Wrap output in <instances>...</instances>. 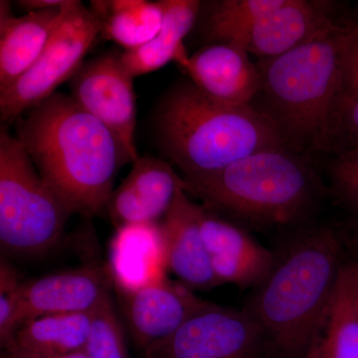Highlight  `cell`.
Returning a JSON list of instances; mask_svg holds the SVG:
<instances>
[{"instance_id":"obj_1","label":"cell","mask_w":358,"mask_h":358,"mask_svg":"<svg viewBox=\"0 0 358 358\" xmlns=\"http://www.w3.org/2000/svg\"><path fill=\"white\" fill-rule=\"evenodd\" d=\"M15 124L14 136L71 213L91 218L106 211L120 169L131 164L107 127L60 92Z\"/></svg>"},{"instance_id":"obj_2","label":"cell","mask_w":358,"mask_h":358,"mask_svg":"<svg viewBox=\"0 0 358 358\" xmlns=\"http://www.w3.org/2000/svg\"><path fill=\"white\" fill-rule=\"evenodd\" d=\"M288 236L243 307L265 331L274 358L303 357L326 317L345 263V235L336 226L313 222Z\"/></svg>"},{"instance_id":"obj_3","label":"cell","mask_w":358,"mask_h":358,"mask_svg":"<svg viewBox=\"0 0 358 358\" xmlns=\"http://www.w3.org/2000/svg\"><path fill=\"white\" fill-rule=\"evenodd\" d=\"M357 23L348 18L294 50L256 61L260 88L249 107L271 122L285 148L315 159L331 152L343 51Z\"/></svg>"},{"instance_id":"obj_4","label":"cell","mask_w":358,"mask_h":358,"mask_svg":"<svg viewBox=\"0 0 358 358\" xmlns=\"http://www.w3.org/2000/svg\"><path fill=\"white\" fill-rule=\"evenodd\" d=\"M315 164V157L279 147L182 178L188 195L242 227L289 233L315 222L329 195Z\"/></svg>"},{"instance_id":"obj_5","label":"cell","mask_w":358,"mask_h":358,"mask_svg":"<svg viewBox=\"0 0 358 358\" xmlns=\"http://www.w3.org/2000/svg\"><path fill=\"white\" fill-rule=\"evenodd\" d=\"M157 145L182 178H200L250 155L284 147L267 119L249 106L211 100L188 80L173 85L155 119Z\"/></svg>"},{"instance_id":"obj_6","label":"cell","mask_w":358,"mask_h":358,"mask_svg":"<svg viewBox=\"0 0 358 358\" xmlns=\"http://www.w3.org/2000/svg\"><path fill=\"white\" fill-rule=\"evenodd\" d=\"M69 209L40 176L6 124L0 129V245L3 253L37 257L62 239Z\"/></svg>"},{"instance_id":"obj_7","label":"cell","mask_w":358,"mask_h":358,"mask_svg":"<svg viewBox=\"0 0 358 358\" xmlns=\"http://www.w3.org/2000/svg\"><path fill=\"white\" fill-rule=\"evenodd\" d=\"M101 31L100 21L90 7L70 0L62 22L36 62L13 86L0 92L2 124L15 122L70 81Z\"/></svg>"},{"instance_id":"obj_8","label":"cell","mask_w":358,"mask_h":358,"mask_svg":"<svg viewBox=\"0 0 358 358\" xmlns=\"http://www.w3.org/2000/svg\"><path fill=\"white\" fill-rule=\"evenodd\" d=\"M147 355L155 358H274L265 331L249 313L210 301Z\"/></svg>"},{"instance_id":"obj_9","label":"cell","mask_w":358,"mask_h":358,"mask_svg":"<svg viewBox=\"0 0 358 358\" xmlns=\"http://www.w3.org/2000/svg\"><path fill=\"white\" fill-rule=\"evenodd\" d=\"M70 96L114 134L131 164L140 159L136 150V101L134 78L122 53L108 51L85 61L70 80Z\"/></svg>"},{"instance_id":"obj_10","label":"cell","mask_w":358,"mask_h":358,"mask_svg":"<svg viewBox=\"0 0 358 358\" xmlns=\"http://www.w3.org/2000/svg\"><path fill=\"white\" fill-rule=\"evenodd\" d=\"M341 4L327 0H285L263 16L240 46L258 59L294 50L348 20Z\"/></svg>"},{"instance_id":"obj_11","label":"cell","mask_w":358,"mask_h":358,"mask_svg":"<svg viewBox=\"0 0 358 358\" xmlns=\"http://www.w3.org/2000/svg\"><path fill=\"white\" fill-rule=\"evenodd\" d=\"M200 230L214 274L221 285L254 289L265 280L275 261L248 229L199 204Z\"/></svg>"},{"instance_id":"obj_12","label":"cell","mask_w":358,"mask_h":358,"mask_svg":"<svg viewBox=\"0 0 358 358\" xmlns=\"http://www.w3.org/2000/svg\"><path fill=\"white\" fill-rule=\"evenodd\" d=\"M193 291L167 277L133 294H121L129 334L143 355L171 338L206 303Z\"/></svg>"},{"instance_id":"obj_13","label":"cell","mask_w":358,"mask_h":358,"mask_svg":"<svg viewBox=\"0 0 358 358\" xmlns=\"http://www.w3.org/2000/svg\"><path fill=\"white\" fill-rule=\"evenodd\" d=\"M181 188H185V181L171 162L152 155L140 157L115 188L106 212L115 228L162 222Z\"/></svg>"},{"instance_id":"obj_14","label":"cell","mask_w":358,"mask_h":358,"mask_svg":"<svg viewBox=\"0 0 358 358\" xmlns=\"http://www.w3.org/2000/svg\"><path fill=\"white\" fill-rule=\"evenodd\" d=\"M112 284L107 268L93 265L25 282L16 317V331L26 320L41 315L93 313L112 294Z\"/></svg>"},{"instance_id":"obj_15","label":"cell","mask_w":358,"mask_h":358,"mask_svg":"<svg viewBox=\"0 0 358 358\" xmlns=\"http://www.w3.org/2000/svg\"><path fill=\"white\" fill-rule=\"evenodd\" d=\"M178 65L204 95L224 105L249 106L260 88L256 62L238 44L206 45Z\"/></svg>"},{"instance_id":"obj_16","label":"cell","mask_w":358,"mask_h":358,"mask_svg":"<svg viewBox=\"0 0 358 358\" xmlns=\"http://www.w3.org/2000/svg\"><path fill=\"white\" fill-rule=\"evenodd\" d=\"M108 272L117 292L133 294L164 281L169 272L162 222L115 228L108 252Z\"/></svg>"},{"instance_id":"obj_17","label":"cell","mask_w":358,"mask_h":358,"mask_svg":"<svg viewBox=\"0 0 358 358\" xmlns=\"http://www.w3.org/2000/svg\"><path fill=\"white\" fill-rule=\"evenodd\" d=\"M166 236L169 270L192 289L220 286L214 274L199 220V203L181 188L162 221Z\"/></svg>"},{"instance_id":"obj_18","label":"cell","mask_w":358,"mask_h":358,"mask_svg":"<svg viewBox=\"0 0 358 358\" xmlns=\"http://www.w3.org/2000/svg\"><path fill=\"white\" fill-rule=\"evenodd\" d=\"M64 6L30 11L20 17L11 14L8 1H1L0 13V92L13 86L41 55L62 22Z\"/></svg>"},{"instance_id":"obj_19","label":"cell","mask_w":358,"mask_h":358,"mask_svg":"<svg viewBox=\"0 0 358 358\" xmlns=\"http://www.w3.org/2000/svg\"><path fill=\"white\" fill-rule=\"evenodd\" d=\"M164 21L159 33L147 44L122 53V61L131 77L143 76L164 68L171 61L187 57L183 40L194 29L202 1L160 0Z\"/></svg>"},{"instance_id":"obj_20","label":"cell","mask_w":358,"mask_h":358,"mask_svg":"<svg viewBox=\"0 0 358 358\" xmlns=\"http://www.w3.org/2000/svg\"><path fill=\"white\" fill-rule=\"evenodd\" d=\"M93 313L41 315L23 322L2 350L28 357H56L84 350Z\"/></svg>"},{"instance_id":"obj_21","label":"cell","mask_w":358,"mask_h":358,"mask_svg":"<svg viewBox=\"0 0 358 358\" xmlns=\"http://www.w3.org/2000/svg\"><path fill=\"white\" fill-rule=\"evenodd\" d=\"M101 24V35L133 50L154 39L164 21L160 1L96 0L90 6Z\"/></svg>"},{"instance_id":"obj_22","label":"cell","mask_w":358,"mask_h":358,"mask_svg":"<svg viewBox=\"0 0 358 358\" xmlns=\"http://www.w3.org/2000/svg\"><path fill=\"white\" fill-rule=\"evenodd\" d=\"M301 358H358V315L345 263L326 317Z\"/></svg>"},{"instance_id":"obj_23","label":"cell","mask_w":358,"mask_h":358,"mask_svg":"<svg viewBox=\"0 0 358 358\" xmlns=\"http://www.w3.org/2000/svg\"><path fill=\"white\" fill-rule=\"evenodd\" d=\"M285 0H216L202 2L199 28L204 46L216 43L240 45L263 16Z\"/></svg>"},{"instance_id":"obj_24","label":"cell","mask_w":358,"mask_h":358,"mask_svg":"<svg viewBox=\"0 0 358 358\" xmlns=\"http://www.w3.org/2000/svg\"><path fill=\"white\" fill-rule=\"evenodd\" d=\"M83 350L88 358H131L112 294L94 310Z\"/></svg>"},{"instance_id":"obj_25","label":"cell","mask_w":358,"mask_h":358,"mask_svg":"<svg viewBox=\"0 0 358 358\" xmlns=\"http://www.w3.org/2000/svg\"><path fill=\"white\" fill-rule=\"evenodd\" d=\"M326 178L329 196L358 219V147L329 155Z\"/></svg>"},{"instance_id":"obj_26","label":"cell","mask_w":358,"mask_h":358,"mask_svg":"<svg viewBox=\"0 0 358 358\" xmlns=\"http://www.w3.org/2000/svg\"><path fill=\"white\" fill-rule=\"evenodd\" d=\"M25 282L6 259L0 261V343L4 348L16 331V317Z\"/></svg>"},{"instance_id":"obj_27","label":"cell","mask_w":358,"mask_h":358,"mask_svg":"<svg viewBox=\"0 0 358 358\" xmlns=\"http://www.w3.org/2000/svg\"><path fill=\"white\" fill-rule=\"evenodd\" d=\"M358 147V96L338 106L329 155Z\"/></svg>"},{"instance_id":"obj_28","label":"cell","mask_w":358,"mask_h":358,"mask_svg":"<svg viewBox=\"0 0 358 358\" xmlns=\"http://www.w3.org/2000/svg\"><path fill=\"white\" fill-rule=\"evenodd\" d=\"M357 96H358V23L346 42L345 51H343L338 106Z\"/></svg>"},{"instance_id":"obj_29","label":"cell","mask_w":358,"mask_h":358,"mask_svg":"<svg viewBox=\"0 0 358 358\" xmlns=\"http://www.w3.org/2000/svg\"><path fill=\"white\" fill-rule=\"evenodd\" d=\"M68 0H20L16 2L17 6L24 9L26 13L30 11L48 10L64 6Z\"/></svg>"},{"instance_id":"obj_30","label":"cell","mask_w":358,"mask_h":358,"mask_svg":"<svg viewBox=\"0 0 358 358\" xmlns=\"http://www.w3.org/2000/svg\"><path fill=\"white\" fill-rule=\"evenodd\" d=\"M345 268L346 272H348V279H350L353 301H355V308H357L358 315V260L345 262Z\"/></svg>"},{"instance_id":"obj_31","label":"cell","mask_w":358,"mask_h":358,"mask_svg":"<svg viewBox=\"0 0 358 358\" xmlns=\"http://www.w3.org/2000/svg\"><path fill=\"white\" fill-rule=\"evenodd\" d=\"M2 358H88L84 350H80V352L67 353V355H56V357H28V355H16V353H10L4 352Z\"/></svg>"},{"instance_id":"obj_32","label":"cell","mask_w":358,"mask_h":358,"mask_svg":"<svg viewBox=\"0 0 358 358\" xmlns=\"http://www.w3.org/2000/svg\"><path fill=\"white\" fill-rule=\"evenodd\" d=\"M145 358H155V357H152V355H145Z\"/></svg>"},{"instance_id":"obj_33","label":"cell","mask_w":358,"mask_h":358,"mask_svg":"<svg viewBox=\"0 0 358 358\" xmlns=\"http://www.w3.org/2000/svg\"><path fill=\"white\" fill-rule=\"evenodd\" d=\"M357 260H358V259H357Z\"/></svg>"}]
</instances>
